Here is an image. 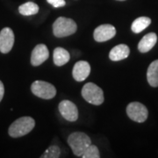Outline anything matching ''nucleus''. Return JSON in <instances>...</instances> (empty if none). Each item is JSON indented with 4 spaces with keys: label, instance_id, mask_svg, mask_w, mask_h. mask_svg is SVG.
Returning a JSON list of instances; mask_svg holds the SVG:
<instances>
[{
    "label": "nucleus",
    "instance_id": "f257e3e1",
    "mask_svg": "<svg viewBox=\"0 0 158 158\" xmlns=\"http://www.w3.org/2000/svg\"><path fill=\"white\" fill-rule=\"evenodd\" d=\"M34 126H35V121L32 117H27V116L21 117L16 119L10 126L8 133L9 135L12 138H19L29 134L34 129Z\"/></svg>",
    "mask_w": 158,
    "mask_h": 158
},
{
    "label": "nucleus",
    "instance_id": "f03ea898",
    "mask_svg": "<svg viewBox=\"0 0 158 158\" xmlns=\"http://www.w3.org/2000/svg\"><path fill=\"white\" fill-rule=\"evenodd\" d=\"M68 144L76 156L82 157L85 149L91 144V141L90 137L85 133L75 132L69 136Z\"/></svg>",
    "mask_w": 158,
    "mask_h": 158
},
{
    "label": "nucleus",
    "instance_id": "7ed1b4c3",
    "mask_svg": "<svg viewBox=\"0 0 158 158\" xmlns=\"http://www.w3.org/2000/svg\"><path fill=\"white\" fill-rule=\"evenodd\" d=\"M77 23L69 18L59 17L53 24V34L57 38L72 35L77 32Z\"/></svg>",
    "mask_w": 158,
    "mask_h": 158
},
{
    "label": "nucleus",
    "instance_id": "20e7f679",
    "mask_svg": "<svg viewBox=\"0 0 158 158\" xmlns=\"http://www.w3.org/2000/svg\"><path fill=\"white\" fill-rule=\"evenodd\" d=\"M81 93L85 101L94 106H100L105 100L103 90L93 83H87L84 85Z\"/></svg>",
    "mask_w": 158,
    "mask_h": 158
},
{
    "label": "nucleus",
    "instance_id": "39448f33",
    "mask_svg": "<svg viewBox=\"0 0 158 158\" xmlns=\"http://www.w3.org/2000/svg\"><path fill=\"white\" fill-rule=\"evenodd\" d=\"M31 90L36 97L42 99H51L56 95V89L50 83L37 80L31 85Z\"/></svg>",
    "mask_w": 158,
    "mask_h": 158
},
{
    "label": "nucleus",
    "instance_id": "423d86ee",
    "mask_svg": "<svg viewBox=\"0 0 158 158\" xmlns=\"http://www.w3.org/2000/svg\"><path fill=\"white\" fill-rule=\"evenodd\" d=\"M127 114L130 119L138 123H142L148 118V111L147 107L141 103L132 102L127 106Z\"/></svg>",
    "mask_w": 158,
    "mask_h": 158
},
{
    "label": "nucleus",
    "instance_id": "0eeeda50",
    "mask_svg": "<svg viewBox=\"0 0 158 158\" xmlns=\"http://www.w3.org/2000/svg\"><path fill=\"white\" fill-rule=\"evenodd\" d=\"M58 109L61 115L68 121L74 122L78 118V109L70 100H62L60 102Z\"/></svg>",
    "mask_w": 158,
    "mask_h": 158
},
{
    "label": "nucleus",
    "instance_id": "6e6552de",
    "mask_svg": "<svg viewBox=\"0 0 158 158\" xmlns=\"http://www.w3.org/2000/svg\"><path fill=\"white\" fill-rule=\"evenodd\" d=\"M115 35H116V28L113 25L104 24L95 28L93 33V38L97 42H105L113 39Z\"/></svg>",
    "mask_w": 158,
    "mask_h": 158
},
{
    "label": "nucleus",
    "instance_id": "1a4fd4ad",
    "mask_svg": "<svg viewBox=\"0 0 158 158\" xmlns=\"http://www.w3.org/2000/svg\"><path fill=\"white\" fill-rule=\"evenodd\" d=\"M14 44V34L9 27H5L0 32V52L7 54L11 50Z\"/></svg>",
    "mask_w": 158,
    "mask_h": 158
},
{
    "label": "nucleus",
    "instance_id": "9d476101",
    "mask_svg": "<svg viewBox=\"0 0 158 158\" xmlns=\"http://www.w3.org/2000/svg\"><path fill=\"white\" fill-rule=\"evenodd\" d=\"M49 51L45 44H38L32 51L31 64L33 66H39L48 59Z\"/></svg>",
    "mask_w": 158,
    "mask_h": 158
},
{
    "label": "nucleus",
    "instance_id": "9b49d317",
    "mask_svg": "<svg viewBox=\"0 0 158 158\" xmlns=\"http://www.w3.org/2000/svg\"><path fill=\"white\" fill-rule=\"evenodd\" d=\"M90 73V66L88 62L79 61L73 67L72 76L77 82H83L89 77Z\"/></svg>",
    "mask_w": 158,
    "mask_h": 158
},
{
    "label": "nucleus",
    "instance_id": "f8f14e48",
    "mask_svg": "<svg viewBox=\"0 0 158 158\" xmlns=\"http://www.w3.org/2000/svg\"><path fill=\"white\" fill-rule=\"evenodd\" d=\"M130 54V48L126 44H119L114 47L109 53V58L113 62H118L127 58Z\"/></svg>",
    "mask_w": 158,
    "mask_h": 158
},
{
    "label": "nucleus",
    "instance_id": "ddd939ff",
    "mask_svg": "<svg viewBox=\"0 0 158 158\" xmlns=\"http://www.w3.org/2000/svg\"><path fill=\"white\" fill-rule=\"evenodd\" d=\"M157 41V35L155 33H149L142 37L138 44V49L141 53H147L155 47Z\"/></svg>",
    "mask_w": 158,
    "mask_h": 158
},
{
    "label": "nucleus",
    "instance_id": "4468645a",
    "mask_svg": "<svg viewBox=\"0 0 158 158\" xmlns=\"http://www.w3.org/2000/svg\"><path fill=\"white\" fill-rule=\"evenodd\" d=\"M70 59V55L68 51L63 48H56L53 53V60L54 63L56 66H62L66 64Z\"/></svg>",
    "mask_w": 158,
    "mask_h": 158
},
{
    "label": "nucleus",
    "instance_id": "2eb2a0df",
    "mask_svg": "<svg viewBox=\"0 0 158 158\" xmlns=\"http://www.w3.org/2000/svg\"><path fill=\"white\" fill-rule=\"evenodd\" d=\"M148 82L152 87H158V60L152 62L147 71Z\"/></svg>",
    "mask_w": 158,
    "mask_h": 158
},
{
    "label": "nucleus",
    "instance_id": "dca6fc26",
    "mask_svg": "<svg viewBox=\"0 0 158 158\" xmlns=\"http://www.w3.org/2000/svg\"><path fill=\"white\" fill-rule=\"evenodd\" d=\"M151 24V19L148 17L137 18L131 26V29L135 34H140Z\"/></svg>",
    "mask_w": 158,
    "mask_h": 158
},
{
    "label": "nucleus",
    "instance_id": "f3484780",
    "mask_svg": "<svg viewBox=\"0 0 158 158\" xmlns=\"http://www.w3.org/2000/svg\"><path fill=\"white\" fill-rule=\"evenodd\" d=\"M39 6L34 2H27L19 7V12L24 16H31L39 12Z\"/></svg>",
    "mask_w": 158,
    "mask_h": 158
},
{
    "label": "nucleus",
    "instance_id": "a211bd4d",
    "mask_svg": "<svg viewBox=\"0 0 158 158\" xmlns=\"http://www.w3.org/2000/svg\"><path fill=\"white\" fill-rule=\"evenodd\" d=\"M61 156V149L56 145H53L48 148L45 152L43 153L40 157L41 158H58Z\"/></svg>",
    "mask_w": 158,
    "mask_h": 158
},
{
    "label": "nucleus",
    "instance_id": "6ab92c4d",
    "mask_svg": "<svg viewBox=\"0 0 158 158\" xmlns=\"http://www.w3.org/2000/svg\"><path fill=\"white\" fill-rule=\"evenodd\" d=\"M83 158H99L100 157V153L97 146L90 144L89 147L85 149L84 154L82 155Z\"/></svg>",
    "mask_w": 158,
    "mask_h": 158
},
{
    "label": "nucleus",
    "instance_id": "aec40b11",
    "mask_svg": "<svg viewBox=\"0 0 158 158\" xmlns=\"http://www.w3.org/2000/svg\"><path fill=\"white\" fill-rule=\"evenodd\" d=\"M48 4L53 6L55 8H59V7H63L66 6L65 0H47Z\"/></svg>",
    "mask_w": 158,
    "mask_h": 158
},
{
    "label": "nucleus",
    "instance_id": "412c9836",
    "mask_svg": "<svg viewBox=\"0 0 158 158\" xmlns=\"http://www.w3.org/2000/svg\"><path fill=\"white\" fill-rule=\"evenodd\" d=\"M4 94H5V87H4L3 83H2L1 80H0V102H1L3 97H4Z\"/></svg>",
    "mask_w": 158,
    "mask_h": 158
},
{
    "label": "nucleus",
    "instance_id": "4be33fe9",
    "mask_svg": "<svg viewBox=\"0 0 158 158\" xmlns=\"http://www.w3.org/2000/svg\"><path fill=\"white\" fill-rule=\"evenodd\" d=\"M117 1H126V0H117Z\"/></svg>",
    "mask_w": 158,
    "mask_h": 158
}]
</instances>
